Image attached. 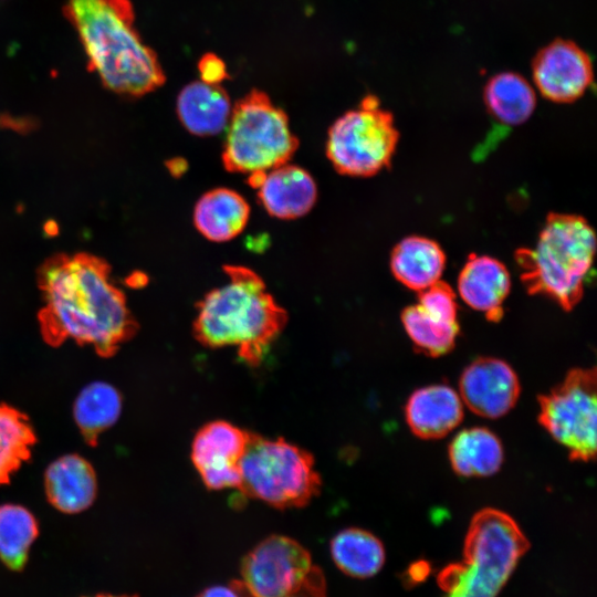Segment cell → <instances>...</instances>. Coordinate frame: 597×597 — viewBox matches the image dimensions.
Wrapping results in <instances>:
<instances>
[{"instance_id":"cell-1","label":"cell","mask_w":597,"mask_h":597,"mask_svg":"<svg viewBox=\"0 0 597 597\" xmlns=\"http://www.w3.org/2000/svg\"><path fill=\"white\" fill-rule=\"evenodd\" d=\"M43 306L38 320L46 344L67 339L111 357L138 328L124 293L111 280V266L86 252L57 253L38 270Z\"/></svg>"},{"instance_id":"cell-2","label":"cell","mask_w":597,"mask_h":597,"mask_svg":"<svg viewBox=\"0 0 597 597\" xmlns=\"http://www.w3.org/2000/svg\"><path fill=\"white\" fill-rule=\"evenodd\" d=\"M103 85L122 96L142 97L166 81L156 52L134 27L130 0H66L63 8Z\"/></svg>"},{"instance_id":"cell-3","label":"cell","mask_w":597,"mask_h":597,"mask_svg":"<svg viewBox=\"0 0 597 597\" xmlns=\"http://www.w3.org/2000/svg\"><path fill=\"white\" fill-rule=\"evenodd\" d=\"M228 282L197 303L195 338L209 348L237 347L258 366L287 323V313L268 292L262 277L243 265H223Z\"/></svg>"},{"instance_id":"cell-4","label":"cell","mask_w":597,"mask_h":597,"mask_svg":"<svg viewBox=\"0 0 597 597\" xmlns=\"http://www.w3.org/2000/svg\"><path fill=\"white\" fill-rule=\"evenodd\" d=\"M596 248L595 231L584 217L551 212L535 248L519 249L515 254L527 292L573 310L583 297Z\"/></svg>"},{"instance_id":"cell-5","label":"cell","mask_w":597,"mask_h":597,"mask_svg":"<svg viewBox=\"0 0 597 597\" xmlns=\"http://www.w3.org/2000/svg\"><path fill=\"white\" fill-rule=\"evenodd\" d=\"M530 544L513 517L498 509L476 512L469 525L461 563L444 567L446 597H496Z\"/></svg>"},{"instance_id":"cell-6","label":"cell","mask_w":597,"mask_h":597,"mask_svg":"<svg viewBox=\"0 0 597 597\" xmlns=\"http://www.w3.org/2000/svg\"><path fill=\"white\" fill-rule=\"evenodd\" d=\"M240 471L239 491L276 509L302 507L322 488L313 455L282 438L250 432Z\"/></svg>"},{"instance_id":"cell-7","label":"cell","mask_w":597,"mask_h":597,"mask_svg":"<svg viewBox=\"0 0 597 597\" xmlns=\"http://www.w3.org/2000/svg\"><path fill=\"white\" fill-rule=\"evenodd\" d=\"M221 155L230 172L269 171L287 164L298 148L286 113L253 88L232 106Z\"/></svg>"},{"instance_id":"cell-8","label":"cell","mask_w":597,"mask_h":597,"mask_svg":"<svg viewBox=\"0 0 597 597\" xmlns=\"http://www.w3.org/2000/svg\"><path fill=\"white\" fill-rule=\"evenodd\" d=\"M398 139L392 114L367 95L332 124L326 156L341 175L370 177L390 166Z\"/></svg>"},{"instance_id":"cell-9","label":"cell","mask_w":597,"mask_h":597,"mask_svg":"<svg viewBox=\"0 0 597 597\" xmlns=\"http://www.w3.org/2000/svg\"><path fill=\"white\" fill-rule=\"evenodd\" d=\"M538 422L569 453L588 462L596 454V369L575 368L548 394L538 397Z\"/></svg>"},{"instance_id":"cell-10","label":"cell","mask_w":597,"mask_h":597,"mask_svg":"<svg viewBox=\"0 0 597 597\" xmlns=\"http://www.w3.org/2000/svg\"><path fill=\"white\" fill-rule=\"evenodd\" d=\"M312 568L311 555L300 543L272 535L245 555L239 582L251 597H289Z\"/></svg>"},{"instance_id":"cell-11","label":"cell","mask_w":597,"mask_h":597,"mask_svg":"<svg viewBox=\"0 0 597 597\" xmlns=\"http://www.w3.org/2000/svg\"><path fill=\"white\" fill-rule=\"evenodd\" d=\"M249 431L228 421L216 420L202 426L191 443V461L209 490L238 489L240 464Z\"/></svg>"},{"instance_id":"cell-12","label":"cell","mask_w":597,"mask_h":597,"mask_svg":"<svg viewBox=\"0 0 597 597\" xmlns=\"http://www.w3.org/2000/svg\"><path fill=\"white\" fill-rule=\"evenodd\" d=\"M532 76L538 92L555 103H572L584 95L594 81L590 56L578 44L555 39L532 60Z\"/></svg>"},{"instance_id":"cell-13","label":"cell","mask_w":597,"mask_h":597,"mask_svg":"<svg viewBox=\"0 0 597 597\" xmlns=\"http://www.w3.org/2000/svg\"><path fill=\"white\" fill-rule=\"evenodd\" d=\"M459 391L461 400L471 411L495 419L515 406L521 385L514 369L504 360L479 357L462 371Z\"/></svg>"},{"instance_id":"cell-14","label":"cell","mask_w":597,"mask_h":597,"mask_svg":"<svg viewBox=\"0 0 597 597\" xmlns=\"http://www.w3.org/2000/svg\"><path fill=\"white\" fill-rule=\"evenodd\" d=\"M510 287L507 269L489 255H470L458 277L461 298L473 310L483 312L491 322L502 318Z\"/></svg>"},{"instance_id":"cell-15","label":"cell","mask_w":597,"mask_h":597,"mask_svg":"<svg viewBox=\"0 0 597 597\" xmlns=\"http://www.w3.org/2000/svg\"><path fill=\"white\" fill-rule=\"evenodd\" d=\"M258 197L270 216L291 220L311 211L317 199V187L308 171L284 164L266 172Z\"/></svg>"},{"instance_id":"cell-16","label":"cell","mask_w":597,"mask_h":597,"mask_svg":"<svg viewBox=\"0 0 597 597\" xmlns=\"http://www.w3.org/2000/svg\"><path fill=\"white\" fill-rule=\"evenodd\" d=\"M410 430L421 439H439L463 419L459 394L448 385H430L415 390L405 406Z\"/></svg>"},{"instance_id":"cell-17","label":"cell","mask_w":597,"mask_h":597,"mask_svg":"<svg viewBox=\"0 0 597 597\" xmlns=\"http://www.w3.org/2000/svg\"><path fill=\"white\" fill-rule=\"evenodd\" d=\"M49 502L63 513L86 510L96 496V475L93 467L77 454H66L53 461L44 474Z\"/></svg>"},{"instance_id":"cell-18","label":"cell","mask_w":597,"mask_h":597,"mask_svg":"<svg viewBox=\"0 0 597 597\" xmlns=\"http://www.w3.org/2000/svg\"><path fill=\"white\" fill-rule=\"evenodd\" d=\"M231 101L221 85L193 81L177 96L176 112L182 126L197 136L217 135L226 129Z\"/></svg>"},{"instance_id":"cell-19","label":"cell","mask_w":597,"mask_h":597,"mask_svg":"<svg viewBox=\"0 0 597 597\" xmlns=\"http://www.w3.org/2000/svg\"><path fill=\"white\" fill-rule=\"evenodd\" d=\"M250 217L248 201L237 191L214 188L203 193L193 208V224L208 240L226 242L238 237Z\"/></svg>"},{"instance_id":"cell-20","label":"cell","mask_w":597,"mask_h":597,"mask_svg":"<svg viewBox=\"0 0 597 597\" xmlns=\"http://www.w3.org/2000/svg\"><path fill=\"white\" fill-rule=\"evenodd\" d=\"M446 265V254L433 240L411 235L392 249L390 269L394 276L413 291H423L440 281Z\"/></svg>"},{"instance_id":"cell-21","label":"cell","mask_w":597,"mask_h":597,"mask_svg":"<svg viewBox=\"0 0 597 597\" xmlns=\"http://www.w3.org/2000/svg\"><path fill=\"white\" fill-rule=\"evenodd\" d=\"M449 460L453 471L461 476H490L500 470L504 450L491 430L473 427L460 431L452 439Z\"/></svg>"},{"instance_id":"cell-22","label":"cell","mask_w":597,"mask_h":597,"mask_svg":"<svg viewBox=\"0 0 597 597\" xmlns=\"http://www.w3.org/2000/svg\"><path fill=\"white\" fill-rule=\"evenodd\" d=\"M483 101L490 114L509 126L525 123L536 106L532 85L521 74L510 71L498 73L486 82Z\"/></svg>"},{"instance_id":"cell-23","label":"cell","mask_w":597,"mask_h":597,"mask_svg":"<svg viewBox=\"0 0 597 597\" xmlns=\"http://www.w3.org/2000/svg\"><path fill=\"white\" fill-rule=\"evenodd\" d=\"M334 563L345 574L367 578L377 574L385 562V548L379 538L362 528L338 532L331 542Z\"/></svg>"},{"instance_id":"cell-24","label":"cell","mask_w":597,"mask_h":597,"mask_svg":"<svg viewBox=\"0 0 597 597\" xmlns=\"http://www.w3.org/2000/svg\"><path fill=\"white\" fill-rule=\"evenodd\" d=\"M122 410V398L112 385L94 381L85 386L75 399L73 415L84 439L95 446L98 436L113 426Z\"/></svg>"},{"instance_id":"cell-25","label":"cell","mask_w":597,"mask_h":597,"mask_svg":"<svg viewBox=\"0 0 597 597\" xmlns=\"http://www.w3.org/2000/svg\"><path fill=\"white\" fill-rule=\"evenodd\" d=\"M401 322L418 350L432 357L449 353L455 345L460 329L458 322L436 315L419 304L406 307Z\"/></svg>"},{"instance_id":"cell-26","label":"cell","mask_w":597,"mask_h":597,"mask_svg":"<svg viewBox=\"0 0 597 597\" xmlns=\"http://www.w3.org/2000/svg\"><path fill=\"white\" fill-rule=\"evenodd\" d=\"M39 534L33 514L18 504L0 505V559L12 570H21Z\"/></svg>"},{"instance_id":"cell-27","label":"cell","mask_w":597,"mask_h":597,"mask_svg":"<svg viewBox=\"0 0 597 597\" xmlns=\"http://www.w3.org/2000/svg\"><path fill=\"white\" fill-rule=\"evenodd\" d=\"M36 438L28 417L6 404H0V484L29 460Z\"/></svg>"},{"instance_id":"cell-28","label":"cell","mask_w":597,"mask_h":597,"mask_svg":"<svg viewBox=\"0 0 597 597\" xmlns=\"http://www.w3.org/2000/svg\"><path fill=\"white\" fill-rule=\"evenodd\" d=\"M198 71L200 81L207 84L220 85L221 82L229 78L224 61L211 52L206 53L200 57Z\"/></svg>"},{"instance_id":"cell-29","label":"cell","mask_w":597,"mask_h":597,"mask_svg":"<svg viewBox=\"0 0 597 597\" xmlns=\"http://www.w3.org/2000/svg\"><path fill=\"white\" fill-rule=\"evenodd\" d=\"M201 597H242L240 593L230 585V587L212 586L207 588Z\"/></svg>"},{"instance_id":"cell-30","label":"cell","mask_w":597,"mask_h":597,"mask_svg":"<svg viewBox=\"0 0 597 597\" xmlns=\"http://www.w3.org/2000/svg\"><path fill=\"white\" fill-rule=\"evenodd\" d=\"M167 168L169 169L171 175L180 176L186 170L187 165L184 159L176 158L167 164Z\"/></svg>"},{"instance_id":"cell-31","label":"cell","mask_w":597,"mask_h":597,"mask_svg":"<svg viewBox=\"0 0 597 597\" xmlns=\"http://www.w3.org/2000/svg\"><path fill=\"white\" fill-rule=\"evenodd\" d=\"M411 568L416 572L413 573L409 570V577L415 580H421L428 572V564L423 562H418L417 564H413Z\"/></svg>"},{"instance_id":"cell-32","label":"cell","mask_w":597,"mask_h":597,"mask_svg":"<svg viewBox=\"0 0 597 597\" xmlns=\"http://www.w3.org/2000/svg\"><path fill=\"white\" fill-rule=\"evenodd\" d=\"M244 597H251V596L247 595ZM289 597H315V596H313L311 594H307V593H304V591H297V593H295V594H293V595H291Z\"/></svg>"},{"instance_id":"cell-33","label":"cell","mask_w":597,"mask_h":597,"mask_svg":"<svg viewBox=\"0 0 597 597\" xmlns=\"http://www.w3.org/2000/svg\"><path fill=\"white\" fill-rule=\"evenodd\" d=\"M94 597H137V596H113V595H97V596H94Z\"/></svg>"},{"instance_id":"cell-34","label":"cell","mask_w":597,"mask_h":597,"mask_svg":"<svg viewBox=\"0 0 597 597\" xmlns=\"http://www.w3.org/2000/svg\"><path fill=\"white\" fill-rule=\"evenodd\" d=\"M198 597H201L200 595Z\"/></svg>"}]
</instances>
